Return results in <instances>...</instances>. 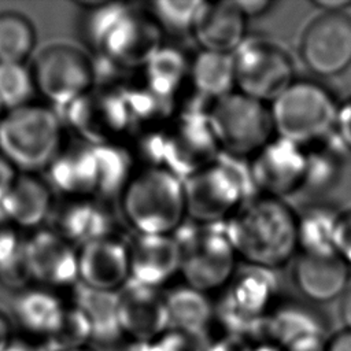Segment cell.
Wrapping results in <instances>:
<instances>
[{
  "instance_id": "cell-3",
  "label": "cell",
  "mask_w": 351,
  "mask_h": 351,
  "mask_svg": "<svg viewBox=\"0 0 351 351\" xmlns=\"http://www.w3.org/2000/svg\"><path fill=\"white\" fill-rule=\"evenodd\" d=\"M196 97L177 110L162 130L138 138L147 166H162L185 180L221 152L207 118L211 101Z\"/></svg>"
},
{
  "instance_id": "cell-43",
  "label": "cell",
  "mask_w": 351,
  "mask_h": 351,
  "mask_svg": "<svg viewBox=\"0 0 351 351\" xmlns=\"http://www.w3.org/2000/svg\"><path fill=\"white\" fill-rule=\"evenodd\" d=\"M18 176V170L0 152V199L7 193Z\"/></svg>"
},
{
  "instance_id": "cell-16",
  "label": "cell",
  "mask_w": 351,
  "mask_h": 351,
  "mask_svg": "<svg viewBox=\"0 0 351 351\" xmlns=\"http://www.w3.org/2000/svg\"><path fill=\"white\" fill-rule=\"evenodd\" d=\"M248 166L258 195L284 199L303 191L307 169L306 148L274 136L248 160Z\"/></svg>"
},
{
  "instance_id": "cell-30",
  "label": "cell",
  "mask_w": 351,
  "mask_h": 351,
  "mask_svg": "<svg viewBox=\"0 0 351 351\" xmlns=\"http://www.w3.org/2000/svg\"><path fill=\"white\" fill-rule=\"evenodd\" d=\"M304 148L307 169L303 192L321 193L333 188L341 176L347 149L335 133L304 145Z\"/></svg>"
},
{
  "instance_id": "cell-10",
  "label": "cell",
  "mask_w": 351,
  "mask_h": 351,
  "mask_svg": "<svg viewBox=\"0 0 351 351\" xmlns=\"http://www.w3.org/2000/svg\"><path fill=\"white\" fill-rule=\"evenodd\" d=\"M207 118L219 151L244 160L276 136L269 104L237 90L211 101Z\"/></svg>"
},
{
  "instance_id": "cell-48",
  "label": "cell",
  "mask_w": 351,
  "mask_h": 351,
  "mask_svg": "<svg viewBox=\"0 0 351 351\" xmlns=\"http://www.w3.org/2000/svg\"><path fill=\"white\" fill-rule=\"evenodd\" d=\"M4 351H48L45 346H38L27 340H18L12 339V341L8 344V347Z\"/></svg>"
},
{
  "instance_id": "cell-18",
  "label": "cell",
  "mask_w": 351,
  "mask_h": 351,
  "mask_svg": "<svg viewBox=\"0 0 351 351\" xmlns=\"http://www.w3.org/2000/svg\"><path fill=\"white\" fill-rule=\"evenodd\" d=\"M328 321L322 313L296 300L276 304L266 317L262 335L284 351L324 348L328 341Z\"/></svg>"
},
{
  "instance_id": "cell-47",
  "label": "cell",
  "mask_w": 351,
  "mask_h": 351,
  "mask_svg": "<svg viewBox=\"0 0 351 351\" xmlns=\"http://www.w3.org/2000/svg\"><path fill=\"white\" fill-rule=\"evenodd\" d=\"M12 325L8 317L0 311V351H4L12 341Z\"/></svg>"
},
{
  "instance_id": "cell-40",
  "label": "cell",
  "mask_w": 351,
  "mask_h": 351,
  "mask_svg": "<svg viewBox=\"0 0 351 351\" xmlns=\"http://www.w3.org/2000/svg\"><path fill=\"white\" fill-rule=\"evenodd\" d=\"M333 133L347 152H351V97L339 104Z\"/></svg>"
},
{
  "instance_id": "cell-39",
  "label": "cell",
  "mask_w": 351,
  "mask_h": 351,
  "mask_svg": "<svg viewBox=\"0 0 351 351\" xmlns=\"http://www.w3.org/2000/svg\"><path fill=\"white\" fill-rule=\"evenodd\" d=\"M333 244L336 254L351 267V208L339 211Z\"/></svg>"
},
{
  "instance_id": "cell-7",
  "label": "cell",
  "mask_w": 351,
  "mask_h": 351,
  "mask_svg": "<svg viewBox=\"0 0 351 351\" xmlns=\"http://www.w3.org/2000/svg\"><path fill=\"white\" fill-rule=\"evenodd\" d=\"M62 138L58 111L43 104L8 110L0 119V152L22 173L47 169L62 149Z\"/></svg>"
},
{
  "instance_id": "cell-12",
  "label": "cell",
  "mask_w": 351,
  "mask_h": 351,
  "mask_svg": "<svg viewBox=\"0 0 351 351\" xmlns=\"http://www.w3.org/2000/svg\"><path fill=\"white\" fill-rule=\"evenodd\" d=\"M36 92L53 107L62 108L96 86L93 58L81 48L53 43L40 49L30 67Z\"/></svg>"
},
{
  "instance_id": "cell-33",
  "label": "cell",
  "mask_w": 351,
  "mask_h": 351,
  "mask_svg": "<svg viewBox=\"0 0 351 351\" xmlns=\"http://www.w3.org/2000/svg\"><path fill=\"white\" fill-rule=\"evenodd\" d=\"M32 21L18 11L0 12V63H25L36 47Z\"/></svg>"
},
{
  "instance_id": "cell-26",
  "label": "cell",
  "mask_w": 351,
  "mask_h": 351,
  "mask_svg": "<svg viewBox=\"0 0 351 351\" xmlns=\"http://www.w3.org/2000/svg\"><path fill=\"white\" fill-rule=\"evenodd\" d=\"M67 307L53 289L34 285L16 293L12 311L26 333L45 341L60 326Z\"/></svg>"
},
{
  "instance_id": "cell-45",
  "label": "cell",
  "mask_w": 351,
  "mask_h": 351,
  "mask_svg": "<svg viewBox=\"0 0 351 351\" xmlns=\"http://www.w3.org/2000/svg\"><path fill=\"white\" fill-rule=\"evenodd\" d=\"M311 4L321 12H344L351 7V0H313Z\"/></svg>"
},
{
  "instance_id": "cell-38",
  "label": "cell",
  "mask_w": 351,
  "mask_h": 351,
  "mask_svg": "<svg viewBox=\"0 0 351 351\" xmlns=\"http://www.w3.org/2000/svg\"><path fill=\"white\" fill-rule=\"evenodd\" d=\"M23 241L18 228L0 219V271L7 270L22 261Z\"/></svg>"
},
{
  "instance_id": "cell-20",
  "label": "cell",
  "mask_w": 351,
  "mask_h": 351,
  "mask_svg": "<svg viewBox=\"0 0 351 351\" xmlns=\"http://www.w3.org/2000/svg\"><path fill=\"white\" fill-rule=\"evenodd\" d=\"M130 280L128 241L111 234L78 248V284L117 293Z\"/></svg>"
},
{
  "instance_id": "cell-49",
  "label": "cell",
  "mask_w": 351,
  "mask_h": 351,
  "mask_svg": "<svg viewBox=\"0 0 351 351\" xmlns=\"http://www.w3.org/2000/svg\"><path fill=\"white\" fill-rule=\"evenodd\" d=\"M251 351H284L281 346L267 337H258L251 346Z\"/></svg>"
},
{
  "instance_id": "cell-13",
  "label": "cell",
  "mask_w": 351,
  "mask_h": 351,
  "mask_svg": "<svg viewBox=\"0 0 351 351\" xmlns=\"http://www.w3.org/2000/svg\"><path fill=\"white\" fill-rule=\"evenodd\" d=\"M236 90L270 104L295 78L291 55L266 38H247L233 53Z\"/></svg>"
},
{
  "instance_id": "cell-29",
  "label": "cell",
  "mask_w": 351,
  "mask_h": 351,
  "mask_svg": "<svg viewBox=\"0 0 351 351\" xmlns=\"http://www.w3.org/2000/svg\"><path fill=\"white\" fill-rule=\"evenodd\" d=\"M339 211L325 203H313L296 213L298 250L300 254H336L333 236Z\"/></svg>"
},
{
  "instance_id": "cell-44",
  "label": "cell",
  "mask_w": 351,
  "mask_h": 351,
  "mask_svg": "<svg viewBox=\"0 0 351 351\" xmlns=\"http://www.w3.org/2000/svg\"><path fill=\"white\" fill-rule=\"evenodd\" d=\"M324 351H351V329H343L329 336Z\"/></svg>"
},
{
  "instance_id": "cell-37",
  "label": "cell",
  "mask_w": 351,
  "mask_h": 351,
  "mask_svg": "<svg viewBox=\"0 0 351 351\" xmlns=\"http://www.w3.org/2000/svg\"><path fill=\"white\" fill-rule=\"evenodd\" d=\"M206 347L203 335L173 326L148 341L133 343V351H206Z\"/></svg>"
},
{
  "instance_id": "cell-17",
  "label": "cell",
  "mask_w": 351,
  "mask_h": 351,
  "mask_svg": "<svg viewBox=\"0 0 351 351\" xmlns=\"http://www.w3.org/2000/svg\"><path fill=\"white\" fill-rule=\"evenodd\" d=\"M23 262L40 287L55 291L78 284V248L53 229H37L23 241Z\"/></svg>"
},
{
  "instance_id": "cell-15",
  "label": "cell",
  "mask_w": 351,
  "mask_h": 351,
  "mask_svg": "<svg viewBox=\"0 0 351 351\" xmlns=\"http://www.w3.org/2000/svg\"><path fill=\"white\" fill-rule=\"evenodd\" d=\"M299 58L314 75L329 78L351 64V16L346 12H321L302 30Z\"/></svg>"
},
{
  "instance_id": "cell-14",
  "label": "cell",
  "mask_w": 351,
  "mask_h": 351,
  "mask_svg": "<svg viewBox=\"0 0 351 351\" xmlns=\"http://www.w3.org/2000/svg\"><path fill=\"white\" fill-rule=\"evenodd\" d=\"M278 284L273 270L245 265L237 269L225 287L222 302L215 313L225 330L247 336L262 333L266 317L276 306Z\"/></svg>"
},
{
  "instance_id": "cell-27",
  "label": "cell",
  "mask_w": 351,
  "mask_h": 351,
  "mask_svg": "<svg viewBox=\"0 0 351 351\" xmlns=\"http://www.w3.org/2000/svg\"><path fill=\"white\" fill-rule=\"evenodd\" d=\"M191 58L174 45H162L141 67V84L160 97L176 100L189 82Z\"/></svg>"
},
{
  "instance_id": "cell-11",
  "label": "cell",
  "mask_w": 351,
  "mask_h": 351,
  "mask_svg": "<svg viewBox=\"0 0 351 351\" xmlns=\"http://www.w3.org/2000/svg\"><path fill=\"white\" fill-rule=\"evenodd\" d=\"M58 114L63 126L89 144H122L132 134L122 85H96L82 97L58 108Z\"/></svg>"
},
{
  "instance_id": "cell-41",
  "label": "cell",
  "mask_w": 351,
  "mask_h": 351,
  "mask_svg": "<svg viewBox=\"0 0 351 351\" xmlns=\"http://www.w3.org/2000/svg\"><path fill=\"white\" fill-rule=\"evenodd\" d=\"M251 346L252 343L248 341L247 336L225 332L208 343L206 351H251Z\"/></svg>"
},
{
  "instance_id": "cell-2",
  "label": "cell",
  "mask_w": 351,
  "mask_h": 351,
  "mask_svg": "<svg viewBox=\"0 0 351 351\" xmlns=\"http://www.w3.org/2000/svg\"><path fill=\"white\" fill-rule=\"evenodd\" d=\"M223 226L236 255L245 265L274 271L298 251L296 211L284 199L256 195Z\"/></svg>"
},
{
  "instance_id": "cell-42",
  "label": "cell",
  "mask_w": 351,
  "mask_h": 351,
  "mask_svg": "<svg viewBox=\"0 0 351 351\" xmlns=\"http://www.w3.org/2000/svg\"><path fill=\"white\" fill-rule=\"evenodd\" d=\"M234 1L247 19L262 16L263 14L269 12V10L274 5V1H270V0H234Z\"/></svg>"
},
{
  "instance_id": "cell-22",
  "label": "cell",
  "mask_w": 351,
  "mask_h": 351,
  "mask_svg": "<svg viewBox=\"0 0 351 351\" xmlns=\"http://www.w3.org/2000/svg\"><path fill=\"white\" fill-rule=\"evenodd\" d=\"M292 280L307 302L329 303L348 288L350 266L337 254H300L292 266Z\"/></svg>"
},
{
  "instance_id": "cell-4",
  "label": "cell",
  "mask_w": 351,
  "mask_h": 351,
  "mask_svg": "<svg viewBox=\"0 0 351 351\" xmlns=\"http://www.w3.org/2000/svg\"><path fill=\"white\" fill-rule=\"evenodd\" d=\"M119 208L136 234H174L188 219L184 180L162 166H145L122 189Z\"/></svg>"
},
{
  "instance_id": "cell-8",
  "label": "cell",
  "mask_w": 351,
  "mask_h": 351,
  "mask_svg": "<svg viewBox=\"0 0 351 351\" xmlns=\"http://www.w3.org/2000/svg\"><path fill=\"white\" fill-rule=\"evenodd\" d=\"M181 251L180 274L204 293L225 288L236 273L237 255L222 223H185L173 234Z\"/></svg>"
},
{
  "instance_id": "cell-51",
  "label": "cell",
  "mask_w": 351,
  "mask_h": 351,
  "mask_svg": "<svg viewBox=\"0 0 351 351\" xmlns=\"http://www.w3.org/2000/svg\"><path fill=\"white\" fill-rule=\"evenodd\" d=\"M5 111H4V108L1 107V104H0V119H1V117H3V114H4Z\"/></svg>"
},
{
  "instance_id": "cell-24",
  "label": "cell",
  "mask_w": 351,
  "mask_h": 351,
  "mask_svg": "<svg viewBox=\"0 0 351 351\" xmlns=\"http://www.w3.org/2000/svg\"><path fill=\"white\" fill-rule=\"evenodd\" d=\"M52 188L34 173H18L0 199V219L18 229H37L52 214Z\"/></svg>"
},
{
  "instance_id": "cell-50",
  "label": "cell",
  "mask_w": 351,
  "mask_h": 351,
  "mask_svg": "<svg viewBox=\"0 0 351 351\" xmlns=\"http://www.w3.org/2000/svg\"><path fill=\"white\" fill-rule=\"evenodd\" d=\"M63 351H93V350H90L88 346H85V347H78V348H70V350H63Z\"/></svg>"
},
{
  "instance_id": "cell-25",
  "label": "cell",
  "mask_w": 351,
  "mask_h": 351,
  "mask_svg": "<svg viewBox=\"0 0 351 351\" xmlns=\"http://www.w3.org/2000/svg\"><path fill=\"white\" fill-rule=\"evenodd\" d=\"M115 219L104 200L69 197L53 214V230L74 247L115 234Z\"/></svg>"
},
{
  "instance_id": "cell-35",
  "label": "cell",
  "mask_w": 351,
  "mask_h": 351,
  "mask_svg": "<svg viewBox=\"0 0 351 351\" xmlns=\"http://www.w3.org/2000/svg\"><path fill=\"white\" fill-rule=\"evenodd\" d=\"M36 85L25 63H0V104L4 111L32 103Z\"/></svg>"
},
{
  "instance_id": "cell-52",
  "label": "cell",
  "mask_w": 351,
  "mask_h": 351,
  "mask_svg": "<svg viewBox=\"0 0 351 351\" xmlns=\"http://www.w3.org/2000/svg\"><path fill=\"white\" fill-rule=\"evenodd\" d=\"M325 348V347H324ZM324 348H315V350H307V351H324Z\"/></svg>"
},
{
  "instance_id": "cell-9",
  "label": "cell",
  "mask_w": 351,
  "mask_h": 351,
  "mask_svg": "<svg viewBox=\"0 0 351 351\" xmlns=\"http://www.w3.org/2000/svg\"><path fill=\"white\" fill-rule=\"evenodd\" d=\"M277 137L308 145L335 130L339 103L315 81H295L270 104Z\"/></svg>"
},
{
  "instance_id": "cell-1",
  "label": "cell",
  "mask_w": 351,
  "mask_h": 351,
  "mask_svg": "<svg viewBox=\"0 0 351 351\" xmlns=\"http://www.w3.org/2000/svg\"><path fill=\"white\" fill-rule=\"evenodd\" d=\"M84 15L82 40L95 53L97 64L108 71L140 69L163 45V32L148 10L126 3L78 1Z\"/></svg>"
},
{
  "instance_id": "cell-5",
  "label": "cell",
  "mask_w": 351,
  "mask_h": 351,
  "mask_svg": "<svg viewBox=\"0 0 351 351\" xmlns=\"http://www.w3.org/2000/svg\"><path fill=\"white\" fill-rule=\"evenodd\" d=\"M47 182L67 197L118 196L128 174L121 149L112 144H77L62 147L47 166Z\"/></svg>"
},
{
  "instance_id": "cell-31",
  "label": "cell",
  "mask_w": 351,
  "mask_h": 351,
  "mask_svg": "<svg viewBox=\"0 0 351 351\" xmlns=\"http://www.w3.org/2000/svg\"><path fill=\"white\" fill-rule=\"evenodd\" d=\"M170 326L203 335L215 317V308L207 293L186 284L165 293Z\"/></svg>"
},
{
  "instance_id": "cell-23",
  "label": "cell",
  "mask_w": 351,
  "mask_h": 351,
  "mask_svg": "<svg viewBox=\"0 0 351 351\" xmlns=\"http://www.w3.org/2000/svg\"><path fill=\"white\" fill-rule=\"evenodd\" d=\"M247 21L234 0L202 1L192 36L204 51L233 55L248 38Z\"/></svg>"
},
{
  "instance_id": "cell-32",
  "label": "cell",
  "mask_w": 351,
  "mask_h": 351,
  "mask_svg": "<svg viewBox=\"0 0 351 351\" xmlns=\"http://www.w3.org/2000/svg\"><path fill=\"white\" fill-rule=\"evenodd\" d=\"M73 304L85 315L92 329V339L100 343H111L122 337L117 317V293L74 287Z\"/></svg>"
},
{
  "instance_id": "cell-36",
  "label": "cell",
  "mask_w": 351,
  "mask_h": 351,
  "mask_svg": "<svg viewBox=\"0 0 351 351\" xmlns=\"http://www.w3.org/2000/svg\"><path fill=\"white\" fill-rule=\"evenodd\" d=\"M92 339V329L85 315L74 306H69L58 330L45 340L48 351H63L88 346Z\"/></svg>"
},
{
  "instance_id": "cell-34",
  "label": "cell",
  "mask_w": 351,
  "mask_h": 351,
  "mask_svg": "<svg viewBox=\"0 0 351 351\" xmlns=\"http://www.w3.org/2000/svg\"><path fill=\"white\" fill-rule=\"evenodd\" d=\"M202 1L199 0H155L148 4V12L160 30L171 34H192Z\"/></svg>"
},
{
  "instance_id": "cell-46",
  "label": "cell",
  "mask_w": 351,
  "mask_h": 351,
  "mask_svg": "<svg viewBox=\"0 0 351 351\" xmlns=\"http://www.w3.org/2000/svg\"><path fill=\"white\" fill-rule=\"evenodd\" d=\"M340 319L346 329H351V285L346 289L340 302Z\"/></svg>"
},
{
  "instance_id": "cell-21",
  "label": "cell",
  "mask_w": 351,
  "mask_h": 351,
  "mask_svg": "<svg viewBox=\"0 0 351 351\" xmlns=\"http://www.w3.org/2000/svg\"><path fill=\"white\" fill-rule=\"evenodd\" d=\"M130 281L160 289L180 273L181 251L173 234H136L128 241Z\"/></svg>"
},
{
  "instance_id": "cell-19",
  "label": "cell",
  "mask_w": 351,
  "mask_h": 351,
  "mask_svg": "<svg viewBox=\"0 0 351 351\" xmlns=\"http://www.w3.org/2000/svg\"><path fill=\"white\" fill-rule=\"evenodd\" d=\"M117 317L122 337L144 343L170 328L165 293L130 281L117 292Z\"/></svg>"
},
{
  "instance_id": "cell-28",
  "label": "cell",
  "mask_w": 351,
  "mask_h": 351,
  "mask_svg": "<svg viewBox=\"0 0 351 351\" xmlns=\"http://www.w3.org/2000/svg\"><path fill=\"white\" fill-rule=\"evenodd\" d=\"M189 84L195 95L208 101L234 92L233 55L200 49L191 58Z\"/></svg>"
},
{
  "instance_id": "cell-6",
  "label": "cell",
  "mask_w": 351,
  "mask_h": 351,
  "mask_svg": "<svg viewBox=\"0 0 351 351\" xmlns=\"http://www.w3.org/2000/svg\"><path fill=\"white\" fill-rule=\"evenodd\" d=\"M188 221L222 223L256 196L248 162L219 152L184 180Z\"/></svg>"
}]
</instances>
